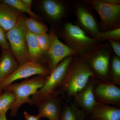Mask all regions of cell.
<instances>
[{
  "instance_id": "obj_1",
  "label": "cell",
  "mask_w": 120,
  "mask_h": 120,
  "mask_svg": "<svg viewBox=\"0 0 120 120\" xmlns=\"http://www.w3.org/2000/svg\"><path fill=\"white\" fill-rule=\"evenodd\" d=\"M58 38L64 44L74 50L81 57L86 55L102 45L95 39L88 37L79 27L68 19L63 21L55 32Z\"/></svg>"
},
{
  "instance_id": "obj_2",
  "label": "cell",
  "mask_w": 120,
  "mask_h": 120,
  "mask_svg": "<svg viewBox=\"0 0 120 120\" xmlns=\"http://www.w3.org/2000/svg\"><path fill=\"white\" fill-rule=\"evenodd\" d=\"M92 77L96 78L86 63L79 56H74L61 90L67 97H72L85 87Z\"/></svg>"
},
{
  "instance_id": "obj_3",
  "label": "cell",
  "mask_w": 120,
  "mask_h": 120,
  "mask_svg": "<svg viewBox=\"0 0 120 120\" xmlns=\"http://www.w3.org/2000/svg\"><path fill=\"white\" fill-rule=\"evenodd\" d=\"M49 77L37 75L20 82L10 84L3 90L11 91L15 95V101L10 109L11 116H16L19 109L24 103H29L31 105H33V102L30 96L34 94L43 86Z\"/></svg>"
},
{
  "instance_id": "obj_4",
  "label": "cell",
  "mask_w": 120,
  "mask_h": 120,
  "mask_svg": "<svg viewBox=\"0 0 120 120\" xmlns=\"http://www.w3.org/2000/svg\"><path fill=\"white\" fill-rule=\"evenodd\" d=\"M113 53L109 42L107 41L81 58L88 65L96 79L110 81V65Z\"/></svg>"
},
{
  "instance_id": "obj_5",
  "label": "cell",
  "mask_w": 120,
  "mask_h": 120,
  "mask_svg": "<svg viewBox=\"0 0 120 120\" xmlns=\"http://www.w3.org/2000/svg\"><path fill=\"white\" fill-rule=\"evenodd\" d=\"M39 8L54 32L73 13L71 0H43L40 2Z\"/></svg>"
},
{
  "instance_id": "obj_6",
  "label": "cell",
  "mask_w": 120,
  "mask_h": 120,
  "mask_svg": "<svg viewBox=\"0 0 120 120\" xmlns=\"http://www.w3.org/2000/svg\"><path fill=\"white\" fill-rule=\"evenodd\" d=\"M26 17L22 13L15 26L5 34L11 51L18 60L19 65L28 62Z\"/></svg>"
},
{
  "instance_id": "obj_7",
  "label": "cell",
  "mask_w": 120,
  "mask_h": 120,
  "mask_svg": "<svg viewBox=\"0 0 120 120\" xmlns=\"http://www.w3.org/2000/svg\"><path fill=\"white\" fill-rule=\"evenodd\" d=\"M73 56H68L63 59L51 72L43 86L31 96V99L33 102V105L35 102L61 90L69 65Z\"/></svg>"
},
{
  "instance_id": "obj_8",
  "label": "cell",
  "mask_w": 120,
  "mask_h": 120,
  "mask_svg": "<svg viewBox=\"0 0 120 120\" xmlns=\"http://www.w3.org/2000/svg\"><path fill=\"white\" fill-rule=\"evenodd\" d=\"M72 12L76 19L73 24L79 27L88 37L94 38L99 32V22L94 10L83 0H71Z\"/></svg>"
},
{
  "instance_id": "obj_9",
  "label": "cell",
  "mask_w": 120,
  "mask_h": 120,
  "mask_svg": "<svg viewBox=\"0 0 120 120\" xmlns=\"http://www.w3.org/2000/svg\"><path fill=\"white\" fill-rule=\"evenodd\" d=\"M98 14L99 31L120 28V4H112L100 0H83Z\"/></svg>"
},
{
  "instance_id": "obj_10",
  "label": "cell",
  "mask_w": 120,
  "mask_h": 120,
  "mask_svg": "<svg viewBox=\"0 0 120 120\" xmlns=\"http://www.w3.org/2000/svg\"><path fill=\"white\" fill-rule=\"evenodd\" d=\"M94 93L98 103L120 106V88L110 81L95 78Z\"/></svg>"
},
{
  "instance_id": "obj_11",
  "label": "cell",
  "mask_w": 120,
  "mask_h": 120,
  "mask_svg": "<svg viewBox=\"0 0 120 120\" xmlns=\"http://www.w3.org/2000/svg\"><path fill=\"white\" fill-rule=\"evenodd\" d=\"M50 72L47 64L43 63L29 61L22 65L0 84V90L12 84L17 80L28 78L35 75L49 77Z\"/></svg>"
},
{
  "instance_id": "obj_12",
  "label": "cell",
  "mask_w": 120,
  "mask_h": 120,
  "mask_svg": "<svg viewBox=\"0 0 120 120\" xmlns=\"http://www.w3.org/2000/svg\"><path fill=\"white\" fill-rule=\"evenodd\" d=\"M62 94L60 90L34 103L41 117L49 120H60L64 104Z\"/></svg>"
},
{
  "instance_id": "obj_13",
  "label": "cell",
  "mask_w": 120,
  "mask_h": 120,
  "mask_svg": "<svg viewBox=\"0 0 120 120\" xmlns=\"http://www.w3.org/2000/svg\"><path fill=\"white\" fill-rule=\"evenodd\" d=\"M52 42L49 51L46 52V63L50 73L58 64L65 57L71 56H77L74 50L60 41L52 30L50 31Z\"/></svg>"
},
{
  "instance_id": "obj_14",
  "label": "cell",
  "mask_w": 120,
  "mask_h": 120,
  "mask_svg": "<svg viewBox=\"0 0 120 120\" xmlns=\"http://www.w3.org/2000/svg\"><path fill=\"white\" fill-rule=\"evenodd\" d=\"M95 77H91L84 88L75 94L72 98L86 116L90 115L94 107L98 103L97 102L94 93Z\"/></svg>"
},
{
  "instance_id": "obj_15",
  "label": "cell",
  "mask_w": 120,
  "mask_h": 120,
  "mask_svg": "<svg viewBox=\"0 0 120 120\" xmlns=\"http://www.w3.org/2000/svg\"><path fill=\"white\" fill-rule=\"evenodd\" d=\"M22 13L9 5L0 3V26L8 32L15 26Z\"/></svg>"
},
{
  "instance_id": "obj_16",
  "label": "cell",
  "mask_w": 120,
  "mask_h": 120,
  "mask_svg": "<svg viewBox=\"0 0 120 120\" xmlns=\"http://www.w3.org/2000/svg\"><path fill=\"white\" fill-rule=\"evenodd\" d=\"M19 66L18 60L11 50L2 51L0 54V84Z\"/></svg>"
},
{
  "instance_id": "obj_17",
  "label": "cell",
  "mask_w": 120,
  "mask_h": 120,
  "mask_svg": "<svg viewBox=\"0 0 120 120\" xmlns=\"http://www.w3.org/2000/svg\"><path fill=\"white\" fill-rule=\"evenodd\" d=\"M92 120H120V108L118 106L98 103L90 115Z\"/></svg>"
},
{
  "instance_id": "obj_18",
  "label": "cell",
  "mask_w": 120,
  "mask_h": 120,
  "mask_svg": "<svg viewBox=\"0 0 120 120\" xmlns=\"http://www.w3.org/2000/svg\"><path fill=\"white\" fill-rule=\"evenodd\" d=\"M27 41L28 45V62L32 61L47 64L46 52L42 49L39 45L37 35L28 31Z\"/></svg>"
},
{
  "instance_id": "obj_19",
  "label": "cell",
  "mask_w": 120,
  "mask_h": 120,
  "mask_svg": "<svg viewBox=\"0 0 120 120\" xmlns=\"http://www.w3.org/2000/svg\"><path fill=\"white\" fill-rule=\"evenodd\" d=\"M86 116L82 110L67 101L64 102L60 120H84Z\"/></svg>"
},
{
  "instance_id": "obj_20",
  "label": "cell",
  "mask_w": 120,
  "mask_h": 120,
  "mask_svg": "<svg viewBox=\"0 0 120 120\" xmlns=\"http://www.w3.org/2000/svg\"><path fill=\"white\" fill-rule=\"evenodd\" d=\"M25 24L28 31L37 35L46 34L49 31L47 25L32 17H26Z\"/></svg>"
},
{
  "instance_id": "obj_21",
  "label": "cell",
  "mask_w": 120,
  "mask_h": 120,
  "mask_svg": "<svg viewBox=\"0 0 120 120\" xmlns=\"http://www.w3.org/2000/svg\"><path fill=\"white\" fill-rule=\"evenodd\" d=\"M110 81L116 85L120 84V57L113 53L110 65Z\"/></svg>"
},
{
  "instance_id": "obj_22",
  "label": "cell",
  "mask_w": 120,
  "mask_h": 120,
  "mask_svg": "<svg viewBox=\"0 0 120 120\" xmlns=\"http://www.w3.org/2000/svg\"><path fill=\"white\" fill-rule=\"evenodd\" d=\"M0 95V114H6L10 109L15 98L14 92L9 90H4Z\"/></svg>"
},
{
  "instance_id": "obj_23",
  "label": "cell",
  "mask_w": 120,
  "mask_h": 120,
  "mask_svg": "<svg viewBox=\"0 0 120 120\" xmlns=\"http://www.w3.org/2000/svg\"><path fill=\"white\" fill-rule=\"evenodd\" d=\"M94 39L101 43L111 40L120 41V28L104 31H99Z\"/></svg>"
},
{
  "instance_id": "obj_24",
  "label": "cell",
  "mask_w": 120,
  "mask_h": 120,
  "mask_svg": "<svg viewBox=\"0 0 120 120\" xmlns=\"http://www.w3.org/2000/svg\"><path fill=\"white\" fill-rule=\"evenodd\" d=\"M0 3L9 5L22 13H27L31 17L36 19H38V15L33 12L32 10L27 8L21 1V0H0Z\"/></svg>"
},
{
  "instance_id": "obj_25",
  "label": "cell",
  "mask_w": 120,
  "mask_h": 120,
  "mask_svg": "<svg viewBox=\"0 0 120 120\" xmlns=\"http://www.w3.org/2000/svg\"><path fill=\"white\" fill-rule=\"evenodd\" d=\"M39 45L41 49L45 52L49 51L52 42L51 35L50 33L37 35Z\"/></svg>"
},
{
  "instance_id": "obj_26",
  "label": "cell",
  "mask_w": 120,
  "mask_h": 120,
  "mask_svg": "<svg viewBox=\"0 0 120 120\" xmlns=\"http://www.w3.org/2000/svg\"><path fill=\"white\" fill-rule=\"evenodd\" d=\"M6 32L0 26V48L1 51L11 50L10 45L6 37Z\"/></svg>"
},
{
  "instance_id": "obj_27",
  "label": "cell",
  "mask_w": 120,
  "mask_h": 120,
  "mask_svg": "<svg viewBox=\"0 0 120 120\" xmlns=\"http://www.w3.org/2000/svg\"><path fill=\"white\" fill-rule=\"evenodd\" d=\"M109 42L113 52L116 56L120 57V41L111 40Z\"/></svg>"
},
{
  "instance_id": "obj_28",
  "label": "cell",
  "mask_w": 120,
  "mask_h": 120,
  "mask_svg": "<svg viewBox=\"0 0 120 120\" xmlns=\"http://www.w3.org/2000/svg\"><path fill=\"white\" fill-rule=\"evenodd\" d=\"M24 115L26 120H39L41 117L39 114L36 116L30 115L28 112H24Z\"/></svg>"
},
{
  "instance_id": "obj_29",
  "label": "cell",
  "mask_w": 120,
  "mask_h": 120,
  "mask_svg": "<svg viewBox=\"0 0 120 120\" xmlns=\"http://www.w3.org/2000/svg\"><path fill=\"white\" fill-rule=\"evenodd\" d=\"M21 1L27 8L31 10V5L32 2V0H21Z\"/></svg>"
},
{
  "instance_id": "obj_30",
  "label": "cell",
  "mask_w": 120,
  "mask_h": 120,
  "mask_svg": "<svg viewBox=\"0 0 120 120\" xmlns=\"http://www.w3.org/2000/svg\"><path fill=\"white\" fill-rule=\"evenodd\" d=\"M0 120H7L6 114H0Z\"/></svg>"
},
{
  "instance_id": "obj_31",
  "label": "cell",
  "mask_w": 120,
  "mask_h": 120,
  "mask_svg": "<svg viewBox=\"0 0 120 120\" xmlns=\"http://www.w3.org/2000/svg\"><path fill=\"white\" fill-rule=\"evenodd\" d=\"M3 91L1 90H0V95H1V94H2V92H3Z\"/></svg>"
},
{
  "instance_id": "obj_32",
  "label": "cell",
  "mask_w": 120,
  "mask_h": 120,
  "mask_svg": "<svg viewBox=\"0 0 120 120\" xmlns=\"http://www.w3.org/2000/svg\"><path fill=\"white\" fill-rule=\"evenodd\" d=\"M91 120V119H90H90H89V120Z\"/></svg>"
}]
</instances>
